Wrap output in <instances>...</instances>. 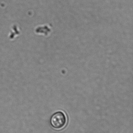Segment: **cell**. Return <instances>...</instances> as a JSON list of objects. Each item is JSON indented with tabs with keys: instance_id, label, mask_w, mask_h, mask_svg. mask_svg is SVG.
Listing matches in <instances>:
<instances>
[{
	"instance_id": "obj_1",
	"label": "cell",
	"mask_w": 133,
	"mask_h": 133,
	"mask_svg": "<svg viewBox=\"0 0 133 133\" xmlns=\"http://www.w3.org/2000/svg\"><path fill=\"white\" fill-rule=\"evenodd\" d=\"M67 118L63 112L59 111L54 113L50 119L51 125L55 129H62L67 123Z\"/></svg>"
}]
</instances>
